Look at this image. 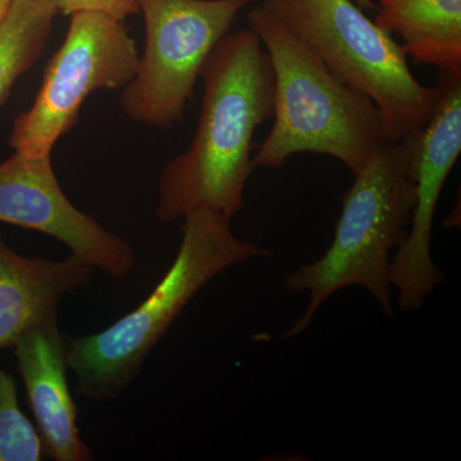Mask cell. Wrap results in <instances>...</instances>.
<instances>
[{"label": "cell", "mask_w": 461, "mask_h": 461, "mask_svg": "<svg viewBox=\"0 0 461 461\" xmlns=\"http://www.w3.org/2000/svg\"><path fill=\"white\" fill-rule=\"evenodd\" d=\"M202 112L187 150L160 173L157 218L169 224L199 209L232 220L245 205L254 135L273 117L275 75L251 29L227 33L206 59Z\"/></svg>", "instance_id": "6da1fadb"}, {"label": "cell", "mask_w": 461, "mask_h": 461, "mask_svg": "<svg viewBox=\"0 0 461 461\" xmlns=\"http://www.w3.org/2000/svg\"><path fill=\"white\" fill-rule=\"evenodd\" d=\"M275 75L273 126L257 145L254 166L278 169L291 157L314 153L357 175L388 141L375 103L339 80L266 5L248 14Z\"/></svg>", "instance_id": "7a4b0ae2"}, {"label": "cell", "mask_w": 461, "mask_h": 461, "mask_svg": "<svg viewBox=\"0 0 461 461\" xmlns=\"http://www.w3.org/2000/svg\"><path fill=\"white\" fill-rule=\"evenodd\" d=\"M181 245L147 299L95 335L66 339L67 364L78 395L108 402L140 375L145 359L200 290L221 273L269 250L236 238L230 218L199 209L182 218Z\"/></svg>", "instance_id": "3957f363"}, {"label": "cell", "mask_w": 461, "mask_h": 461, "mask_svg": "<svg viewBox=\"0 0 461 461\" xmlns=\"http://www.w3.org/2000/svg\"><path fill=\"white\" fill-rule=\"evenodd\" d=\"M342 196L335 238L324 256L287 273L291 293H308L305 313L287 330L296 338L313 321L318 309L341 288L359 286L393 317L391 253L405 238L414 208L411 149L403 141L386 142Z\"/></svg>", "instance_id": "277c9868"}, {"label": "cell", "mask_w": 461, "mask_h": 461, "mask_svg": "<svg viewBox=\"0 0 461 461\" xmlns=\"http://www.w3.org/2000/svg\"><path fill=\"white\" fill-rule=\"evenodd\" d=\"M263 5L341 83L375 103L388 141H402L427 123L438 89L415 78L400 42L353 0H264Z\"/></svg>", "instance_id": "5b68a950"}, {"label": "cell", "mask_w": 461, "mask_h": 461, "mask_svg": "<svg viewBox=\"0 0 461 461\" xmlns=\"http://www.w3.org/2000/svg\"><path fill=\"white\" fill-rule=\"evenodd\" d=\"M256 0H140L144 53L121 105L135 122L172 129L184 121L206 59Z\"/></svg>", "instance_id": "8992f818"}, {"label": "cell", "mask_w": 461, "mask_h": 461, "mask_svg": "<svg viewBox=\"0 0 461 461\" xmlns=\"http://www.w3.org/2000/svg\"><path fill=\"white\" fill-rule=\"evenodd\" d=\"M69 17L65 41L51 58L35 102L14 121L9 145L16 153L51 156L87 96L122 89L135 76L140 54L122 21L99 12Z\"/></svg>", "instance_id": "52a82bcc"}, {"label": "cell", "mask_w": 461, "mask_h": 461, "mask_svg": "<svg viewBox=\"0 0 461 461\" xmlns=\"http://www.w3.org/2000/svg\"><path fill=\"white\" fill-rule=\"evenodd\" d=\"M438 96L427 123L403 139L411 149L414 208L411 229L391 259L399 311H418L445 280L430 256L437 204L461 151V72H439Z\"/></svg>", "instance_id": "ba28073f"}, {"label": "cell", "mask_w": 461, "mask_h": 461, "mask_svg": "<svg viewBox=\"0 0 461 461\" xmlns=\"http://www.w3.org/2000/svg\"><path fill=\"white\" fill-rule=\"evenodd\" d=\"M0 223L58 240L71 258L122 281L136 267L135 249L67 198L51 156L16 153L0 163Z\"/></svg>", "instance_id": "9c48e42d"}, {"label": "cell", "mask_w": 461, "mask_h": 461, "mask_svg": "<svg viewBox=\"0 0 461 461\" xmlns=\"http://www.w3.org/2000/svg\"><path fill=\"white\" fill-rule=\"evenodd\" d=\"M11 348L25 384L44 456L56 461L93 460L78 429L77 406L67 379L66 339L58 318L27 330Z\"/></svg>", "instance_id": "30bf717a"}, {"label": "cell", "mask_w": 461, "mask_h": 461, "mask_svg": "<svg viewBox=\"0 0 461 461\" xmlns=\"http://www.w3.org/2000/svg\"><path fill=\"white\" fill-rule=\"evenodd\" d=\"M94 271L71 257L53 262L21 256L0 235V350L36 324L58 318L62 300L89 286Z\"/></svg>", "instance_id": "8fae6325"}, {"label": "cell", "mask_w": 461, "mask_h": 461, "mask_svg": "<svg viewBox=\"0 0 461 461\" xmlns=\"http://www.w3.org/2000/svg\"><path fill=\"white\" fill-rule=\"evenodd\" d=\"M375 23L417 65L461 72V0H379Z\"/></svg>", "instance_id": "7c38bea8"}, {"label": "cell", "mask_w": 461, "mask_h": 461, "mask_svg": "<svg viewBox=\"0 0 461 461\" xmlns=\"http://www.w3.org/2000/svg\"><path fill=\"white\" fill-rule=\"evenodd\" d=\"M57 0H14L0 25V109L11 95L18 78L41 56L54 18Z\"/></svg>", "instance_id": "4fadbf2b"}, {"label": "cell", "mask_w": 461, "mask_h": 461, "mask_svg": "<svg viewBox=\"0 0 461 461\" xmlns=\"http://www.w3.org/2000/svg\"><path fill=\"white\" fill-rule=\"evenodd\" d=\"M42 456L38 429L18 403L16 379L0 366V461H39Z\"/></svg>", "instance_id": "5bb4252c"}, {"label": "cell", "mask_w": 461, "mask_h": 461, "mask_svg": "<svg viewBox=\"0 0 461 461\" xmlns=\"http://www.w3.org/2000/svg\"><path fill=\"white\" fill-rule=\"evenodd\" d=\"M59 14L71 16L77 12H99L118 21L140 14V0H57Z\"/></svg>", "instance_id": "9a60e30c"}, {"label": "cell", "mask_w": 461, "mask_h": 461, "mask_svg": "<svg viewBox=\"0 0 461 461\" xmlns=\"http://www.w3.org/2000/svg\"><path fill=\"white\" fill-rule=\"evenodd\" d=\"M12 3H14V0H0V25H2L5 18L7 17Z\"/></svg>", "instance_id": "2e32d148"}, {"label": "cell", "mask_w": 461, "mask_h": 461, "mask_svg": "<svg viewBox=\"0 0 461 461\" xmlns=\"http://www.w3.org/2000/svg\"><path fill=\"white\" fill-rule=\"evenodd\" d=\"M355 5H357V7L362 9H375V5L373 3V0H353Z\"/></svg>", "instance_id": "e0dca14e"}]
</instances>
